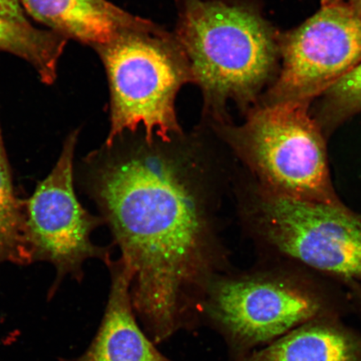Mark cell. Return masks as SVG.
<instances>
[{"instance_id":"12","label":"cell","mask_w":361,"mask_h":361,"mask_svg":"<svg viewBox=\"0 0 361 361\" xmlns=\"http://www.w3.org/2000/svg\"><path fill=\"white\" fill-rule=\"evenodd\" d=\"M66 44L64 36L0 17V51L29 62L45 84L51 85L56 80L58 61Z\"/></svg>"},{"instance_id":"6","label":"cell","mask_w":361,"mask_h":361,"mask_svg":"<svg viewBox=\"0 0 361 361\" xmlns=\"http://www.w3.org/2000/svg\"><path fill=\"white\" fill-rule=\"evenodd\" d=\"M97 49L111 90V128L106 144L141 128L149 140L155 135L168 140L183 133L175 99L192 76L174 35L140 19Z\"/></svg>"},{"instance_id":"18","label":"cell","mask_w":361,"mask_h":361,"mask_svg":"<svg viewBox=\"0 0 361 361\" xmlns=\"http://www.w3.org/2000/svg\"><path fill=\"white\" fill-rule=\"evenodd\" d=\"M332 1H336V0H322V3L332 2Z\"/></svg>"},{"instance_id":"5","label":"cell","mask_w":361,"mask_h":361,"mask_svg":"<svg viewBox=\"0 0 361 361\" xmlns=\"http://www.w3.org/2000/svg\"><path fill=\"white\" fill-rule=\"evenodd\" d=\"M328 297L313 274L264 263L219 275L203 301L202 324L223 337L236 361L328 312Z\"/></svg>"},{"instance_id":"8","label":"cell","mask_w":361,"mask_h":361,"mask_svg":"<svg viewBox=\"0 0 361 361\" xmlns=\"http://www.w3.org/2000/svg\"><path fill=\"white\" fill-rule=\"evenodd\" d=\"M78 134L67 138L51 173L25 201L27 242L32 263L47 261L56 269V283L71 274L83 276L85 261L96 259L106 266L109 248L94 245L92 234L104 224L101 216L85 209L74 188L73 162Z\"/></svg>"},{"instance_id":"14","label":"cell","mask_w":361,"mask_h":361,"mask_svg":"<svg viewBox=\"0 0 361 361\" xmlns=\"http://www.w3.org/2000/svg\"><path fill=\"white\" fill-rule=\"evenodd\" d=\"M322 120L324 135L341 121L361 111V62L324 93Z\"/></svg>"},{"instance_id":"10","label":"cell","mask_w":361,"mask_h":361,"mask_svg":"<svg viewBox=\"0 0 361 361\" xmlns=\"http://www.w3.org/2000/svg\"><path fill=\"white\" fill-rule=\"evenodd\" d=\"M31 16L55 32L94 47L114 40L140 19L106 0H21Z\"/></svg>"},{"instance_id":"3","label":"cell","mask_w":361,"mask_h":361,"mask_svg":"<svg viewBox=\"0 0 361 361\" xmlns=\"http://www.w3.org/2000/svg\"><path fill=\"white\" fill-rule=\"evenodd\" d=\"M200 85L211 121H227L229 101H256L276 64L279 39L254 7L233 0H183L174 35Z\"/></svg>"},{"instance_id":"17","label":"cell","mask_w":361,"mask_h":361,"mask_svg":"<svg viewBox=\"0 0 361 361\" xmlns=\"http://www.w3.org/2000/svg\"><path fill=\"white\" fill-rule=\"evenodd\" d=\"M345 1L350 4L352 7H354L356 11L361 13V0H345Z\"/></svg>"},{"instance_id":"16","label":"cell","mask_w":361,"mask_h":361,"mask_svg":"<svg viewBox=\"0 0 361 361\" xmlns=\"http://www.w3.org/2000/svg\"><path fill=\"white\" fill-rule=\"evenodd\" d=\"M4 262H11L13 264H23L19 252H18L11 243L7 240L0 232V264Z\"/></svg>"},{"instance_id":"11","label":"cell","mask_w":361,"mask_h":361,"mask_svg":"<svg viewBox=\"0 0 361 361\" xmlns=\"http://www.w3.org/2000/svg\"><path fill=\"white\" fill-rule=\"evenodd\" d=\"M236 361H361V341L324 315Z\"/></svg>"},{"instance_id":"1","label":"cell","mask_w":361,"mask_h":361,"mask_svg":"<svg viewBox=\"0 0 361 361\" xmlns=\"http://www.w3.org/2000/svg\"><path fill=\"white\" fill-rule=\"evenodd\" d=\"M238 161L209 126L168 140L119 135L85 160V186L132 271L135 317L154 344L201 326L207 288L234 269L224 238Z\"/></svg>"},{"instance_id":"15","label":"cell","mask_w":361,"mask_h":361,"mask_svg":"<svg viewBox=\"0 0 361 361\" xmlns=\"http://www.w3.org/2000/svg\"><path fill=\"white\" fill-rule=\"evenodd\" d=\"M0 17L20 25H30L19 0H0Z\"/></svg>"},{"instance_id":"4","label":"cell","mask_w":361,"mask_h":361,"mask_svg":"<svg viewBox=\"0 0 361 361\" xmlns=\"http://www.w3.org/2000/svg\"><path fill=\"white\" fill-rule=\"evenodd\" d=\"M308 102L262 104L241 125L209 121L239 165L262 186L297 200L338 204L324 135Z\"/></svg>"},{"instance_id":"7","label":"cell","mask_w":361,"mask_h":361,"mask_svg":"<svg viewBox=\"0 0 361 361\" xmlns=\"http://www.w3.org/2000/svg\"><path fill=\"white\" fill-rule=\"evenodd\" d=\"M283 64L264 104L308 102L361 62V13L345 0L322 8L279 39Z\"/></svg>"},{"instance_id":"13","label":"cell","mask_w":361,"mask_h":361,"mask_svg":"<svg viewBox=\"0 0 361 361\" xmlns=\"http://www.w3.org/2000/svg\"><path fill=\"white\" fill-rule=\"evenodd\" d=\"M0 128V232L11 243L24 264L32 263L27 242L25 201L17 197Z\"/></svg>"},{"instance_id":"9","label":"cell","mask_w":361,"mask_h":361,"mask_svg":"<svg viewBox=\"0 0 361 361\" xmlns=\"http://www.w3.org/2000/svg\"><path fill=\"white\" fill-rule=\"evenodd\" d=\"M107 268L111 288L105 314L92 345L75 361H173L156 348L135 317L132 271L120 258Z\"/></svg>"},{"instance_id":"2","label":"cell","mask_w":361,"mask_h":361,"mask_svg":"<svg viewBox=\"0 0 361 361\" xmlns=\"http://www.w3.org/2000/svg\"><path fill=\"white\" fill-rule=\"evenodd\" d=\"M232 201L243 232L269 261L348 287L361 302V214L344 203L281 195L238 165Z\"/></svg>"}]
</instances>
